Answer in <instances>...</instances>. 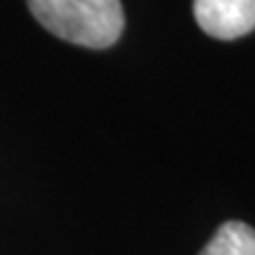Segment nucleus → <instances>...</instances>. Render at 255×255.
<instances>
[{"label":"nucleus","mask_w":255,"mask_h":255,"mask_svg":"<svg viewBox=\"0 0 255 255\" xmlns=\"http://www.w3.org/2000/svg\"><path fill=\"white\" fill-rule=\"evenodd\" d=\"M31 14L52 36L90 50L111 47L123 33L121 0H26Z\"/></svg>","instance_id":"f257e3e1"},{"label":"nucleus","mask_w":255,"mask_h":255,"mask_svg":"<svg viewBox=\"0 0 255 255\" xmlns=\"http://www.w3.org/2000/svg\"><path fill=\"white\" fill-rule=\"evenodd\" d=\"M194 17L208 36L237 40L255 28V0H194Z\"/></svg>","instance_id":"f03ea898"},{"label":"nucleus","mask_w":255,"mask_h":255,"mask_svg":"<svg viewBox=\"0 0 255 255\" xmlns=\"http://www.w3.org/2000/svg\"><path fill=\"white\" fill-rule=\"evenodd\" d=\"M199 255H255V229L244 222H225Z\"/></svg>","instance_id":"7ed1b4c3"}]
</instances>
